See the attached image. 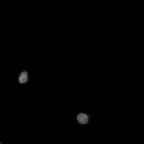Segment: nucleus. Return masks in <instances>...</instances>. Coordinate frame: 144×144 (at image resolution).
<instances>
[{
	"label": "nucleus",
	"instance_id": "f257e3e1",
	"mask_svg": "<svg viewBox=\"0 0 144 144\" xmlns=\"http://www.w3.org/2000/svg\"><path fill=\"white\" fill-rule=\"evenodd\" d=\"M77 118L78 122L80 124H86L88 121V117L87 114H79L78 115Z\"/></svg>",
	"mask_w": 144,
	"mask_h": 144
},
{
	"label": "nucleus",
	"instance_id": "f03ea898",
	"mask_svg": "<svg viewBox=\"0 0 144 144\" xmlns=\"http://www.w3.org/2000/svg\"><path fill=\"white\" fill-rule=\"evenodd\" d=\"M28 80V74L27 72L24 71L20 75L19 81L21 83H24L27 82Z\"/></svg>",
	"mask_w": 144,
	"mask_h": 144
},
{
	"label": "nucleus",
	"instance_id": "7ed1b4c3",
	"mask_svg": "<svg viewBox=\"0 0 144 144\" xmlns=\"http://www.w3.org/2000/svg\"><path fill=\"white\" fill-rule=\"evenodd\" d=\"M0 144H2V143L1 142H0Z\"/></svg>",
	"mask_w": 144,
	"mask_h": 144
}]
</instances>
